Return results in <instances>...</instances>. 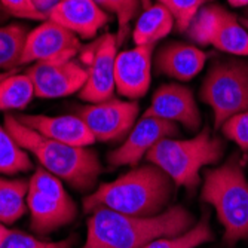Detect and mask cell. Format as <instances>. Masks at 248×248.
Here are the masks:
<instances>
[{"mask_svg": "<svg viewBox=\"0 0 248 248\" xmlns=\"http://www.w3.org/2000/svg\"><path fill=\"white\" fill-rule=\"evenodd\" d=\"M193 226V216L183 207H172L149 217L100 208L88 218L83 248H146L156 239L177 236Z\"/></svg>", "mask_w": 248, "mask_h": 248, "instance_id": "obj_1", "label": "cell"}, {"mask_svg": "<svg viewBox=\"0 0 248 248\" xmlns=\"http://www.w3.org/2000/svg\"><path fill=\"white\" fill-rule=\"evenodd\" d=\"M174 182L153 164L134 168L113 182L101 185L83 201L85 211L107 208L126 216L149 217L165 211Z\"/></svg>", "mask_w": 248, "mask_h": 248, "instance_id": "obj_2", "label": "cell"}, {"mask_svg": "<svg viewBox=\"0 0 248 248\" xmlns=\"http://www.w3.org/2000/svg\"><path fill=\"white\" fill-rule=\"evenodd\" d=\"M5 126L12 137L45 167V170L79 190L91 189L101 174V164L94 150L64 144L22 125L15 116H5Z\"/></svg>", "mask_w": 248, "mask_h": 248, "instance_id": "obj_3", "label": "cell"}, {"mask_svg": "<svg viewBox=\"0 0 248 248\" xmlns=\"http://www.w3.org/2000/svg\"><path fill=\"white\" fill-rule=\"evenodd\" d=\"M202 199L216 210L226 244L248 238V180L235 156L205 172Z\"/></svg>", "mask_w": 248, "mask_h": 248, "instance_id": "obj_4", "label": "cell"}, {"mask_svg": "<svg viewBox=\"0 0 248 248\" xmlns=\"http://www.w3.org/2000/svg\"><path fill=\"white\" fill-rule=\"evenodd\" d=\"M223 156V141L204 129L193 139H165L149 153L147 161L159 167L177 186L195 189L204 167L218 162Z\"/></svg>", "mask_w": 248, "mask_h": 248, "instance_id": "obj_5", "label": "cell"}, {"mask_svg": "<svg viewBox=\"0 0 248 248\" xmlns=\"http://www.w3.org/2000/svg\"><path fill=\"white\" fill-rule=\"evenodd\" d=\"M220 129L232 116L248 110V61L224 60L213 64L199 91Z\"/></svg>", "mask_w": 248, "mask_h": 248, "instance_id": "obj_6", "label": "cell"}, {"mask_svg": "<svg viewBox=\"0 0 248 248\" xmlns=\"http://www.w3.org/2000/svg\"><path fill=\"white\" fill-rule=\"evenodd\" d=\"M27 205L31 214V229L39 235H48L72 223L78 213L60 178L42 168L29 182Z\"/></svg>", "mask_w": 248, "mask_h": 248, "instance_id": "obj_7", "label": "cell"}, {"mask_svg": "<svg viewBox=\"0 0 248 248\" xmlns=\"http://www.w3.org/2000/svg\"><path fill=\"white\" fill-rule=\"evenodd\" d=\"M189 37L205 46L213 45L218 51L236 57H248V31L241 22L220 6L202 8L187 29Z\"/></svg>", "mask_w": 248, "mask_h": 248, "instance_id": "obj_8", "label": "cell"}, {"mask_svg": "<svg viewBox=\"0 0 248 248\" xmlns=\"http://www.w3.org/2000/svg\"><path fill=\"white\" fill-rule=\"evenodd\" d=\"M135 101H121L110 98L94 103L78 110V116L98 141H116L129 134L139 116Z\"/></svg>", "mask_w": 248, "mask_h": 248, "instance_id": "obj_9", "label": "cell"}, {"mask_svg": "<svg viewBox=\"0 0 248 248\" xmlns=\"http://www.w3.org/2000/svg\"><path fill=\"white\" fill-rule=\"evenodd\" d=\"M26 75L37 98H60L80 93L88 78L86 69L73 58L34 62Z\"/></svg>", "mask_w": 248, "mask_h": 248, "instance_id": "obj_10", "label": "cell"}, {"mask_svg": "<svg viewBox=\"0 0 248 248\" xmlns=\"http://www.w3.org/2000/svg\"><path fill=\"white\" fill-rule=\"evenodd\" d=\"M80 49L79 37L52 19H45L43 24L27 34L24 51L18 65H27L40 61L72 60Z\"/></svg>", "mask_w": 248, "mask_h": 248, "instance_id": "obj_11", "label": "cell"}, {"mask_svg": "<svg viewBox=\"0 0 248 248\" xmlns=\"http://www.w3.org/2000/svg\"><path fill=\"white\" fill-rule=\"evenodd\" d=\"M118 39L115 34H104L93 48L88 64V78L80 89L79 97L88 103H101L113 97L115 85V61L118 55Z\"/></svg>", "mask_w": 248, "mask_h": 248, "instance_id": "obj_12", "label": "cell"}, {"mask_svg": "<svg viewBox=\"0 0 248 248\" xmlns=\"http://www.w3.org/2000/svg\"><path fill=\"white\" fill-rule=\"evenodd\" d=\"M175 135H178L177 124L153 116H143L132 126L125 141L108 155V164L113 167L137 165L157 143Z\"/></svg>", "mask_w": 248, "mask_h": 248, "instance_id": "obj_13", "label": "cell"}, {"mask_svg": "<svg viewBox=\"0 0 248 248\" xmlns=\"http://www.w3.org/2000/svg\"><path fill=\"white\" fill-rule=\"evenodd\" d=\"M143 116L182 124L189 131H198L201 126V113L193 93L178 83H167L157 88Z\"/></svg>", "mask_w": 248, "mask_h": 248, "instance_id": "obj_14", "label": "cell"}, {"mask_svg": "<svg viewBox=\"0 0 248 248\" xmlns=\"http://www.w3.org/2000/svg\"><path fill=\"white\" fill-rule=\"evenodd\" d=\"M152 45L122 51L115 61V85L118 93L129 100H137L146 95L152 79Z\"/></svg>", "mask_w": 248, "mask_h": 248, "instance_id": "obj_15", "label": "cell"}, {"mask_svg": "<svg viewBox=\"0 0 248 248\" xmlns=\"http://www.w3.org/2000/svg\"><path fill=\"white\" fill-rule=\"evenodd\" d=\"M48 19L55 21L78 37L93 39L108 22V15L95 0H60L48 11Z\"/></svg>", "mask_w": 248, "mask_h": 248, "instance_id": "obj_16", "label": "cell"}, {"mask_svg": "<svg viewBox=\"0 0 248 248\" xmlns=\"http://www.w3.org/2000/svg\"><path fill=\"white\" fill-rule=\"evenodd\" d=\"M22 125L39 132L51 140L88 147L95 143V137L88 129L86 124L78 115L43 116V115H18L15 116Z\"/></svg>", "mask_w": 248, "mask_h": 248, "instance_id": "obj_17", "label": "cell"}, {"mask_svg": "<svg viewBox=\"0 0 248 248\" xmlns=\"http://www.w3.org/2000/svg\"><path fill=\"white\" fill-rule=\"evenodd\" d=\"M207 62V54L190 43L171 42L156 54V69L172 79L187 82L198 76Z\"/></svg>", "mask_w": 248, "mask_h": 248, "instance_id": "obj_18", "label": "cell"}, {"mask_svg": "<svg viewBox=\"0 0 248 248\" xmlns=\"http://www.w3.org/2000/svg\"><path fill=\"white\" fill-rule=\"evenodd\" d=\"M174 26V16L167 8L161 3H152L147 9H143V14L139 16L132 39L139 46L144 45L155 46L157 42L171 33Z\"/></svg>", "mask_w": 248, "mask_h": 248, "instance_id": "obj_19", "label": "cell"}, {"mask_svg": "<svg viewBox=\"0 0 248 248\" xmlns=\"http://www.w3.org/2000/svg\"><path fill=\"white\" fill-rule=\"evenodd\" d=\"M29 183L0 178V224H12L26 214Z\"/></svg>", "mask_w": 248, "mask_h": 248, "instance_id": "obj_20", "label": "cell"}, {"mask_svg": "<svg viewBox=\"0 0 248 248\" xmlns=\"http://www.w3.org/2000/svg\"><path fill=\"white\" fill-rule=\"evenodd\" d=\"M34 97V88L26 73L0 78V111L22 110Z\"/></svg>", "mask_w": 248, "mask_h": 248, "instance_id": "obj_21", "label": "cell"}, {"mask_svg": "<svg viewBox=\"0 0 248 248\" xmlns=\"http://www.w3.org/2000/svg\"><path fill=\"white\" fill-rule=\"evenodd\" d=\"M31 168L30 156L12 137L5 125H0V172L18 174Z\"/></svg>", "mask_w": 248, "mask_h": 248, "instance_id": "obj_22", "label": "cell"}, {"mask_svg": "<svg viewBox=\"0 0 248 248\" xmlns=\"http://www.w3.org/2000/svg\"><path fill=\"white\" fill-rule=\"evenodd\" d=\"M27 34L26 27L19 24L0 27V72L11 70L19 64Z\"/></svg>", "mask_w": 248, "mask_h": 248, "instance_id": "obj_23", "label": "cell"}, {"mask_svg": "<svg viewBox=\"0 0 248 248\" xmlns=\"http://www.w3.org/2000/svg\"><path fill=\"white\" fill-rule=\"evenodd\" d=\"M213 238L214 236L210 229L208 220L202 218L187 232L180 233L177 236L159 238V239L153 241L152 244H149L146 248H196L202 244L210 242Z\"/></svg>", "mask_w": 248, "mask_h": 248, "instance_id": "obj_24", "label": "cell"}, {"mask_svg": "<svg viewBox=\"0 0 248 248\" xmlns=\"http://www.w3.org/2000/svg\"><path fill=\"white\" fill-rule=\"evenodd\" d=\"M95 2L118 16V45L121 46L128 34V26L137 15L141 0H95Z\"/></svg>", "mask_w": 248, "mask_h": 248, "instance_id": "obj_25", "label": "cell"}, {"mask_svg": "<svg viewBox=\"0 0 248 248\" xmlns=\"http://www.w3.org/2000/svg\"><path fill=\"white\" fill-rule=\"evenodd\" d=\"M157 3L164 5L171 12L180 31H186L201 11L204 0H157Z\"/></svg>", "mask_w": 248, "mask_h": 248, "instance_id": "obj_26", "label": "cell"}, {"mask_svg": "<svg viewBox=\"0 0 248 248\" xmlns=\"http://www.w3.org/2000/svg\"><path fill=\"white\" fill-rule=\"evenodd\" d=\"M72 244H73V238L58 241V242H49V241H40L21 231H9L2 248H72Z\"/></svg>", "mask_w": 248, "mask_h": 248, "instance_id": "obj_27", "label": "cell"}, {"mask_svg": "<svg viewBox=\"0 0 248 248\" xmlns=\"http://www.w3.org/2000/svg\"><path fill=\"white\" fill-rule=\"evenodd\" d=\"M224 137L233 141L242 150H248V110L232 116L220 128Z\"/></svg>", "mask_w": 248, "mask_h": 248, "instance_id": "obj_28", "label": "cell"}, {"mask_svg": "<svg viewBox=\"0 0 248 248\" xmlns=\"http://www.w3.org/2000/svg\"><path fill=\"white\" fill-rule=\"evenodd\" d=\"M3 8L18 18H27V19H48V12L42 11L34 0H0Z\"/></svg>", "mask_w": 248, "mask_h": 248, "instance_id": "obj_29", "label": "cell"}, {"mask_svg": "<svg viewBox=\"0 0 248 248\" xmlns=\"http://www.w3.org/2000/svg\"><path fill=\"white\" fill-rule=\"evenodd\" d=\"M36 2V5L42 9V11H45V12H48L52 6H55L60 0H34Z\"/></svg>", "mask_w": 248, "mask_h": 248, "instance_id": "obj_30", "label": "cell"}, {"mask_svg": "<svg viewBox=\"0 0 248 248\" xmlns=\"http://www.w3.org/2000/svg\"><path fill=\"white\" fill-rule=\"evenodd\" d=\"M8 232H9V229L5 228V224H0V248L3 247V242H5V238H6Z\"/></svg>", "mask_w": 248, "mask_h": 248, "instance_id": "obj_31", "label": "cell"}, {"mask_svg": "<svg viewBox=\"0 0 248 248\" xmlns=\"http://www.w3.org/2000/svg\"><path fill=\"white\" fill-rule=\"evenodd\" d=\"M228 2L235 8H242V6L248 5V0H228Z\"/></svg>", "mask_w": 248, "mask_h": 248, "instance_id": "obj_32", "label": "cell"}, {"mask_svg": "<svg viewBox=\"0 0 248 248\" xmlns=\"http://www.w3.org/2000/svg\"><path fill=\"white\" fill-rule=\"evenodd\" d=\"M150 5H152V0H141V6H143V9H147Z\"/></svg>", "mask_w": 248, "mask_h": 248, "instance_id": "obj_33", "label": "cell"}, {"mask_svg": "<svg viewBox=\"0 0 248 248\" xmlns=\"http://www.w3.org/2000/svg\"><path fill=\"white\" fill-rule=\"evenodd\" d=\"M245 22H247V26H248V15H247V19H245Z\"/></svg>", "mask_w": 248, "mask_h": 248, "instance_id": "obj_34", "label": "cell"}]
</instances>
